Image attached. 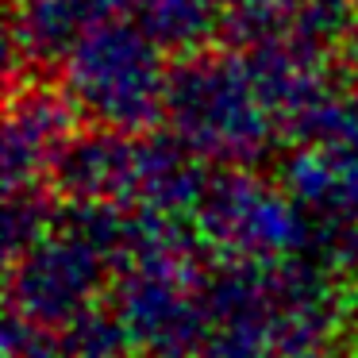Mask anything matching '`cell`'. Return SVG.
<instances>
[{"mask_svg": "<svg viewBox=\"0 0 358 358\" xmlns=\"http://www.w3.org/2000/svg\"><path fill=\"white\" fill-rule=\"evenodd\" d=\"M162 127L208 166H258L278 147L281 124L262 101L243 50H196L173 58Z\"/></svg>", "mask_w": 358, "mask_h": 358, "instance_id": "cell-1", "label": "cell"}, {"mask_svg": "<svg viewBox=\"0 0 358 358\" xmlns=\"http://www.w3.org/2000/svg\"><path fill=\"white\" fill-rule=\"evenodd\" d=\"M131 16H104L58 70V85L85 124L116 131H155L166 116L170 62Z\"/></svg>", "mask_w": 358, "mask_h": 358, "instance_id": "cell-2", "label": "cell"}, {"mask_svg": "<svg viewBox=\"0 0 358 358\" xmlns=\"http://www.w3.org/2000/svg\"><path fill=\"white\" fill-rule=\"evenodd\" d=\"M201 250L155 255L116 273L112 308L143 358H196L212 327Z\"/></svg>", "mask_w": 358, "mask_h": 358, "instance_id": "cell-3", "label": "cell"}, {"mask_svg": "<svg viewBox=\"0 0 358 358\" xmlns=\"http://www.w3.org/2000/svg\"><path fill=\"white\" fill-rule=\"evenodd\" d=\"M193 227L204 247L235 262H278L304 247V212L281 181L255 173V166H227L212 173Z\"/></svg>", "mask_w": 358, "mask_h": 358, "instance_id": "cell-4", "label": "cell"}, {"mask_svg": "<svg viewBox=\"0 0 358 358\" xmlns=\"http://www.w3.org/2000/svg\"><path fill=\"white\" fill-rule=\"evenodd\" d=\"M108 273H116L112 258L81 227L58 216L47 239L8 262V312L66 327L81 312L96 308V293Z\"/></svg>", "mask_w": 358, "mask_h": 358, "instance_id": "cell-5", "label": "cell"}, {"mask_svg": "<svg viewBox=\"0 0 358 358\" xmlns=\"http://www.w3.org/2000/svg\"><path fill=\"white\" fill-rule=\"evenodd\" d=\"M81 112L66 96V89L50 78H20L12 81L8 112H4V189L50 185L58 155L78 135Z\"/></svg>", "mask_w": 358, "mask_h": 358, "instance_id": "cell-6", "label": "cell"}, {"mask_svg": "<svg viewBox=\"0 0 358 358\" xmlns=\"http://www.w3.org/2000/svg\"><path fill=\"white\" fill-rule=\"evenodd\" d=\"M243 58H247L250 78L285 135H293V127L308 120L347 81L339 55H324L293 35L243 50Z\"/></svg>", "mask_w": 358, "mask_h": 358, "instance_id": "cell-7", "label": "cell"}, {"mask_svg": "<svg viewBox=\"0 0 358 358\" xmlns=\"http://www.w3.org/2000/svg\"><path fill=\"white\" fill-rule=\"evenodd\" d=\"M104 16L108 0H8V81L58 73Z\"/></svg>", "mask_w": 358, "mask_h": 358, "instance_id": "cell-8", "label": "cell"}, {"mask_svg": "<svg viewBox=\"0 0 358 358\" xmlns=\"http://www.w3.org/2000/svg\"><path fill=\"white\" fill-rule=\"evenodd\" d=\"M50 185L62 201L131 208L139 185V135L89 124V131H78L58 155Z\"/></svg>", "mask_w": 358, "mask_h": 358, "instance_id": "cell-9", "label": "cell"}, {"mask_svg": "<svg viewBox=\"0 0 358 358\" xmlns=\"http://www.w3.org/2000/svg\"><path fill=\"white\" fill-rule=\"evenodd\" d=\"M127 16L170 58L196 55L224 39L220 0H139Z\"/></svg>", "mask_w": 358, "mask_h": 358, "instance_id": "cell-10", "label": "cell"}, {"mask_svg": "<svg viewBox=\"0 0 358 358\" xmlns=\"http://www.w3.org/2000/svg\"><path fill=\"white\" fill-rule=\"evenodd\" d=\"M293 139L358 166V81H343L308 120L293 127Z\"/></svg>", "mask_w": 358, "mask_h": 358, "instance_id": "cell-11", "label": "cell"}, {"mask_svg": "<svg viewBox=\"0 0 358 358\" xmlns=\"http://www.w3.org/2000/svg\"><path fill=\"white\" fill-rule=\"evenodd\" d=\"M58 216H62V204H58L55 185L8 189V201H4V255H8V262L47 239L58 227Z\"/></svg>", "mask_w": 358, "mask_h": 358, "instance_id": "cell-12", "label": "cell"}, {"mask_svg": "<svg viewBox=\"0 0 358 358\" xmlns=\"http://www.w3.org/2000/svg\"><path fill=\"white\" fill-rule=\"evenodd\" d=\"M301 0H220L224 39L235 50L262 47L270 39H285L293 31Z\"/></svg>", "mask_w": 358, "mask_h": 358, "instance_id": "cell-13", "label": "cell"}, {"mask_svg": "<svg viewBox=\"0 0 358 358\" xmlns=\"http://www.w3.org/2000/svg\"><path fill=\"white\" fill-rule=\"evenodd\" d=\"M196 358H281L258 324H212Z\"/></svg>", "mask_w": 358, "mask_h": 358, "instance_id": "cell-14", "label": "cell"}, {"mask_svg": "<svg viewBox=\"0 0 358 358\" xmlns=\"http://www.w3.org/2000/svg\"><path fill=\"white\" fill-rule=\"evenodd\" d=\"M347 166H350V162H347ZM343 212H347V224H350V231H355V255H358V166H350L347 204H343Z\"/></svg>", "mask_w": 358, "mask_h": 358, "instance_id": "cell-15", "label": "cell"}, {"mask_svg": "<svg viewBox=\"0 0 358 358\" xmlns=\"http://www.w3.org/2000/svg\"><path fill=\"white\" fill-rule=\"evenodd\" d=\"M350 58L358 62V0H350Z\"/></svg>", "mask_w": 358, "mask_h": 358, "instance_id": "cell-16", "label": "cell"}, {"mask_svg": "<svg viewBox=\"0 0 358 358\" xmlns=\"http://www.w3.org/2000/svg\"><path fill=\"white\" fill-rule=\"evenodd\" d=\"M135 4H139V0H108V8L116 12V16H127V12L135 8Z\"/></svg>", "mask_w": 358, "mask_h": 358, "instance_id": "cell-17", "label": "cell"}]
</instances>
